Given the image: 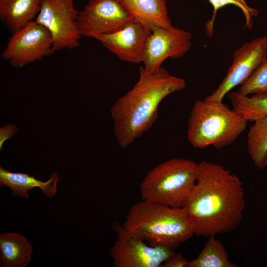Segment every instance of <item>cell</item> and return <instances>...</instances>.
I'll list each match as a JSON object with an SVG mask.
<instances>
[{
    "instance_id": "1",
    "label": "cell",
    "mask_w": 267,
    "mask_h": 267,
    "mask_svg": "<svg viewBox=\"0 0 267 267\" xmlns=\"http://www.w3.org/2000/svg\"><path fill=\"white\" fill-rule=\"evenodd\" d=\"M183 208L196 236L231 231L241 222L245 208L242 183L222 166L201 162L196 183Z\"/></svg>"
},
{
    "instance_id": "2",
    "label": "cell",
    "mask_w": 267,
    "mask_h": 267,
    "mask_svg": "<svg viewBox=\"0 0 267 267\" xmlns=\"http://www.w3.org/2000/svg\"><path fill=\"white\" fill-rule=\"evenodd\" d=\"M185 86L183 79L171 75L163 67L149 73L139 67L137 83L110 109L120 145L128 147L148 131L157 118L162 100Z\"/></svg>"
},
{
    "instance_id": "3",
    "label": "cell",
    "mask_w": 267,
    "mask_h": 267,
    "mask_svg": "<svg viewBox=\"0 0 267 267\" xmlns=\"http://www.w3.org/2000/svg\"><path fill=\"white\" fill-rule=\"evenodd\" d=\"M123 227L152 246L173 250L194 234L184 209L142 200L129 210Z\"/></svg>"
},
{
    "instance_id": "4",
    "label": "cell",
    "mask_w": 267,
    "mask_h": 267,
    "mask_svg": "<svg viewBox=\"0 0 267 267\" xmlns=\"http://www.w3.org/2000/svg\"><path fill=\"white\" fill-rule=\"evenodd\" d=\"M248 121L222 101H196L188 120L187 137L198 149H219L232 144L246 129Z\"/></svg>"
},
{
    "instance_id": "5",
    "label": "cell",
    "mask_w": 267,
    "mask_h": 267,
    "mask_svg": "<svg viewBox=\"0 0 267 267\" xmlns=\"http://www.w3.org/2000/svg\"><path fill=\"white\" fill-rule=\"evenodd\" d=\"M198 164L172 158L155 167L140 185L142 200L182 208L196 181Z\"/></svg>"
},
{
    "instance_id": "6",
    "label": "cell",
    "mask_w": 267,
    "mask_h": 267,
    "mask_svg": "<svg viewBox=\"0 0 267 267\" xmlns=\"http://www.w3.org/2000/svg\"><path fill=\"white\" fill-rule=\"evenodd\" d=\"M117 239L110 249L114 267H160L175 252L163 246L147 245L116 222L112 224Z\"/></svg>"
},
{
    "instance_id": "7",
    "label": "cell",
    "mask_w": 267,
    "mask_h": 267,
    "mask_svg": "<svg viewBox=\"0 0 267 267\" xmlns=\"http://www.w3.org/2000/svg\"><path fill=\"white\" fill-rule=\"evenodd\" d=\"M78 13L73 0H42L35 21L50 32L54 51L80 45Z\"/></svg>"
},
{
    "instance_id": "8",
    "label": "cell",
    "mask_w": 267,
    "mask_h": 267,
    "mask_svg": "<svg viewBox=\"0 0 267 267\" xmlns=\"http://www.w3.org/2000/svg\"><path fill=\"white\" fill-rule=\"evenodd\" d=\"M54 52L50 32L33 21L12 33L1 57L18 68L40 61Z\"/></svg>"
},
{
    "instance_id": "9",
    "label": "cell",
    "mask_w": 267,
    "mask_h": 267,
    "mask_svg": "<svg viewBox=\"0 0 267 267\" xmlns=\"http://www.w3.org/2000/svg\"><path fill=\"white\" fill-rule=\"evenodd\" d=\"M190 32L172 26L153 27L146 38L142 62L146 73H152L162 67L167 58L182 57L191 46Z\"/></svg>"
},
{
    "instance_id": "10",
    "label": "cell",
    "mask_w": 267,
    "mask_h": 267,
    "mask_svg": "<svg viewBox=\"0 0 267 267\" xmlns=\"http://www.w3.org/2000/svg\"><path fill=\"white\" fill-rule=\"evenodd\" d=\"M267 58V36L243 44L234 51L232 62L221 84L204 100L222 101L231 89L247 81Z\"/></svg>"
},
{
    "instance_id": "11",
    "label": "cell",
    "mask_w": 267,
    "mask_h": 267,
    "mask_svg": "<svg viewBox=\"0 0 267 267\" xmlns=\"http://www.w3.org/2000/svg\"><path fill=\"white\" fill-rule=\"evenodd\" d=\"M134 18L118 0H89L77 19L82 37L113 33Z\"/></svg>"
},
{
    "instance_id": "12",
    "label": "cell",
    "mask_w": 267,
    "mask_h": 267,
    "mask_svg": "<svg viewBox=\"0 0 267 267\" xmlns=\"http://www.w3.org/2000/svg\"><path fill=\"white\" fill-rule=\"evenodd\" d=\"M150 29L133 18L118 30L95 37L106 48L124 61L142 62L143 50Z\"/></svg>"
},
{
    "instance_id": "13",
    "label": "cell",
    "mask_w": 267,
    "mask_h": 267,
    "mask_svg": "<svg viewBox=\"0 0 267 267\" xmlns=\"http://www.w3.org/2000/svg\"><path fill=\"white\" fill-rule=\"evenodd\" d=\"M59 177L54 172L45 181L36 178L34 176L22 173H13L0 167V185L10 188L13 196L29 197L28 191L35 187L41 189L42 193L48 198L54 196L57 191Z\"/></svg>"
},
{
    "instance_id": "14",
    "label": "cell",
    "mask_w": 267,
    "mask_h": 267,
    "mask_svg": "<svg viewBox=\"0 0 267 267\" xmlns=\"http://www.w3.org/2000/svg\"><path fill=\"white\" fill-rule=\"evenodd\" d=\"M132 15L150 29L170 28L166 0H118Z\"/></svg>"
},
{
    "instance_id": "15",
    "label": "cell",
    "mask_w": 267,
    "mask_h": 267,
    "mask_svg": "<svg viewBox=\"0 0 267 267\" xmlns=\"http://www.w3.org/2000/svg\"><path fill=\"white\" fill-rule=\"evenodd\" d=\"M42 0H0V18L13 33L37 16Z\"/></svg>"
},
{
    "instance_id": "16",
    "label": "cell",
    "mask_w": 267,
    "mask_h": 267,
    "mask_svg": "<svg viewBox=\"0 0 267 267\" xmlns=\"http://www.w3.org/2000/svg\"><path fill=\"white\" fill-rule=\"evenodd\" d=\"M32 251V246L23 235L15 232L0 234V267H26Z\"/></svg>"
},
{
    "instance_id": "17",
    "label": "cell",
    "mask_w": 267,
    "mask_h": 267,
    "mask_svg": "<svg viewBox=\"0 0 267 267\" xmlns=\"http://www.w3.org/2000/svg\"><path fill=\"white\" fill-rule=\"evenodd\" d=\"M227 96L232 109L248 122H254L267 115V93H257L249 96L230 91Z\"/></svg>"
},
{
    "instance_id": "18",
    "label": "cell",
    "mask_w": 267,
    "mask_h": 267,
    "mask_svg": "<svg viewBox=\"0 0 267 267\" xmlns=\"http://www.w3.org/2000/svg\"><path fill=\"white\" fill-rule=\"evenodd\" d=\"M247 149L254 165L263 169L267 166V115L256 121L247 135Z\"/></svg>"
},
{
    "instance_id": "19",
    "label": "cell",
    "mask_w": 267,
    "mask_h": 267,
    "mask_svg": "<svg viewBox=\"0 0 267 267\" xmlns=\"http://www.w3.org/2000/svg\"><path fill=\"white\" fill-rule=\"evenodd\" d=\"M229 260L222 243L215 236H209L202 250L194 259L188 261L187 267H236Z\"/></svg>"
},
{
    "instance_id": "20",
    "label": "cell",
    "mask_w": 267,
    "mask_h": 267,
    "mask_svg": "<svg viewBox=\"0 0 267 267\" xmlns=\"http://www.w3.org/2000/svg\"><path fill=\"white\" fill-rule=\"evenodd\" d=\"M213 7V14L206 24L207 35L211 36L213 33L214 25L216 13L219 9L228 4L234 5L242 11L245 19V27L249 30L252 28L253 19L258 14V11L249 6L245 0H208Z\"/></svg>"
},
{
    "instance_id": "21",
    "label": "cell",
    "mask_w": 267,
    "mask_h": 267,
    "mask_svg": "<svg viewBox=\"0 0 267 267\" xmlns=\"http://www.w3.org/2000/svg\"><path fill=\"white\" fill-rule=\"evenodd\" d=\"M238 92L246 95L257 93H267V58L241 85Z\"/></svg>"
},
{
    "instance_id": "22",
    "label": "cell",
    "mask_w": 267,
    "mask_h": 267,
    "mask_svg": "<svg viewBox=\"0 0 267 267\" xmlns=\"http://www.w3.org/2000/svg\"><path fill=\"white\" fill-rule=\"evenodd\" d=\"M188 261L181 254L175 252L164 263L165 267H187Z\"/></svg>"
},
{
    "instance_id": "23",
    "label": "cell",
    "mask_w": 267,
    "mask_h": 267,
    "mask_svg": "<svg viewBox=\"0 0 267 267\" xmlns=\"http://www.w3.org/2000/svg\"><path fill=\"white\" fill-rule=\"evenodd\" d=\"M16 131L17 127L13 125L4 126L3 128H0V146L1 149L4 141L11 137Z\"/></svg>"
}]
</instances>
